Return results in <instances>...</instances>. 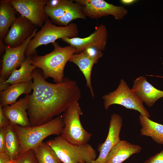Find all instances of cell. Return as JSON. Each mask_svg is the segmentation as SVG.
<instances>
[{"mask_svg":"<svg viewBox=\"0 0 163 163\" xmlns=\"http://www.w3.org/2000/svg\"><path fill=\"white\" fill-rule=\"evenodd\" d=\"M36 69L33 72V92L25 96L31 126L42 124L59 116L82 96L76 81L65 77L60 83H49Z\"/></svg>","mask_w":163,"mask_h":163,"instance_id":"6da1fadb","label":"cell"},{"mask_svg":"<svg viewBox=\"0 0 163 163\" xmlns=\"http://www.w3.org/2000/svg\"><path fill=\"white\" fill-rule=\"evenodd\" d=\"M52 44L54 46L52 51L43 56L31 57V64L42 70L45 79L51 77L55 83H59L64 80L65 65L75 54V49L70 45L62 47L56 41Z\"/></svg>","mask_w":163,"mask_h":163,"instance_id":"7a4b0ae2","label":"cell"},{"mask_svg":"<svg viewBox=\"0 0 163 163\" xmlns=\"http://www.w3.org/2000/svg\"><path fill=\"white\" fill-rule=\"evenodd\" d=\"M12 125L19 141V155L29 150L34 149L49 136H60L64 127L62 116H59L38 126L24 127Z\"/></svg>","mask_w":163,"mask_h":163,"instance_id":"3957f363","label":"cell"},{"mask_svg":"<svg viewBox=\"0 0 163 163\" xmlns=\"http://www.w3.org/2000/svg\"><path fill=\"white\" fill-rule=\"evenodd\" d=\"M63 163H92L97 153L90 144L76 145L68 142L60 136L46 142Z\"/></svg>","mask_w":163,"mask_h":163,"instance_id":"277c9868","label":"cell"},{"mask_svg":"<svg viewBox=\"0 0 163 163\" xmlns=\"http://www.w3.org/2000/svg\"><path fill=\"white\" fill-rule=\"evenodd\" d=\"M78 33V27L75 23H70L65 27L56 26L48 18L41 29L30 41L26 50V56L36 55L37 48L40 46L52 43L59 39L77 37Z\"/></svg>","mask_w":163,"mask_h":163,"instance_id":"5b68a950","label":"cell"},{"mask_svg":"<svg viewBox=\"0 0 163 163\" xmlns=\"http://www.w3.org/2000/svg\"><path fill=\"white\" fill-rule=\"evenodd\" d=\"M82 114L79 104L77 102L71 105L62 116L64 127L60 136L73 144L87 143L92 136L82 124L80 116Z\"/></svg>","mask_w":163,"mask_h":163,"instance_id":"8992f818","label":"cell"},{"mask_svg":"<svg viewBox=\"0 0 163 163\" xmlns=\"http://www.w3.org/2000/svg\"><path fill=\"white\" fill-rule=\"evenodd\" d=\"M102 99L106 110L113 104H118L126 109L136 110L140 114L150 117L149 113L144 107L143 102L123 79L115 90L105 95Z\"/></svg>","mask_w":163,"mask_h":163,"instance_id":"52a82bcc","label":"cell"},{"mask_svg":"<svg viewBox=\"0 0 163 163\" xmlns=\"http://www.w3.org/2000/svg\"><path fill=\"white\" fill-rule=\"evenodd\" d=\"M44 10L51 21L59 26H67L71 21L77 19H86L81 5L74 0H61L59 4L55 7L45 5Z\"/></svg>","mask_w":163,"mask_h":163,"instance_id":"ba28073f","label":"cell"},{"mask_svg":"<svg viewBox=\"0 0 163 163\" xmlns=\"http://www.w3.org/2000/svg\"><path fill=\"white\" fill-rule=\"evenodd\" d=\"M81 6L84 15L91 19H97L111 15L117 20L123 19L128 11L122 6L115 5L104 0H74Z\"/></svg>","mask_w":163,"mask_h":163,"instance_id":"9c48e42d","label":"cell"},{"mask_svg":"<svg viewBox=\"0 0 163 163\" xmlns=\"http://www.w3.org/2000/svg\"><path fill=\"white\" fill-rule=\"evenodd\" d=\"M37 30L36 28L20 46L12 47L5 46L0 72V83L7 80L12 73L19 68L24 62L26 58L25 52L28 45L30 40L34 37Z\"/></svg>","mask_w":163,"mask_h":163,"instance_id":"30bf717a","label":"cell"},{"mask_svg":"<svg viewBox=\"0 0 163 163\" xmlns=\"http://www.w3.org/2000/svg\"><path fill=\"white\" fill-rule=\"evenodd\" d=\"M8 0L16 11L36 27H42L49 18L44 10L47 0Z\"/></svg>","mask_w":163,"mask_h":163,"instance_id":"8fae6325","label":"cell"},{"mask_svg":"<svg viewBox=\"0 0 163 163\" xmlns=\"http://www.w3.org/2000/svg\"><path fill=\"white\" fill-rule=\"evenodd\" d=\"M107 37V27L105 25L101 24L95 27L94 31L88 37L84 38L65 37L61 39L74 47L75 49V54H78L89 47H95L101 51L104 50Z\"/></svg>","mask_w":163,"mask_h":163,"instance_id":"7c38bea8","label":"cell"},{"mask_svg":"<svg viewBox=\"0 0 163 163\" xmlns=\"http://www.w3.org/2000/svg\"><path fill=\"white\" fill-rule=\"evenodd\" d=\"M37 27L20 15L16 18L3 40L6 46L12 47L20 46L31 36Z\"/></svg>","mask_w":163,"mask_h":163,"instance_id":"4fadbf2b","label":"cell"},{"mask_svg":"<svg viewBox=\"0 0 163 163\" xmlns=\"http://www.w3.org/2000/svg\"><path fill=\"white\" fill-rule=\"evenodd\" d=\"M123 123L122 118L119 115L116 113L112 114L107 138L98 149L99 156L92 163H105L110 151L121 140L120 135Z\"/></svg>","mask_w":163,"mask_h":163,"instance_id":"5bb4252c","label":"cell"},{"mask_svg":"<svg viewBox=\"0 0 163 163\" xmlns=\"http://www.w3.org/2000/svg\"><path fill=\"white\" fill-rule=\"evenodd\" d=\"M131 89L143 103L149 107L152 106L159 99L163 97V91L155 88L144 76L136 78Z\"/></svg>","mask_w":163,"mask_h":163,"instance_id":"9a60e30c","label":"cell"},{"mask_svg":"<svg viewBox=\"0 0 163 163\" xmlns=\"http://www.w3.org/2000/svg\"><path fill=\"white\" fill-rule=\"evenodd\" d=\"M4 114L13 125L28 127L31 126L28 117V104L25 97L13 104L2 107Z\"/></svg>","mask_w":163,"mask_h":163,"instance_id":"2e32d148","label":"cell"},{"mask_svg":"<svg viewBox=\"0 0 163 163\" xmlns=\"http://www.w3.org/2000/svg\"><path fill=\"white\" fill-rule=\"evenodd\" d=\"M142 147L126 140H120L111 149L105 163H122L132 155L140 152Z\"/></svg>","mask_w":163,"mask_h":163,"instance_id":"e0dca14e","label":"cell"},{"mask_svg":"<svg viewBox=\"0 0 163 163\" xmlns=\"http://www.w3.org/2000/svg\"><path fill=\"white\" fill-rule=\"evenodd\" d=\"M33 81L14 83L6 90L0 91V105L2 107L12 104L16 102L22 94H29L33 89Z\"/></svg>","mask_w":163,"mask_h":163,"instance_id":"ac0fdd59","label":"cell"},{"mask_svg":"<svg viewBox=\"0 0 163 163\" xmlns=\"http://www.w3.org/2000/svg\"><path fill=\"white\" fill-rule=\"evenodd\" d=\"M77 65L84 75L86 80V85L89 89L93 98L94 97L91 83V74L94 65L96 64L95 61L90 57L84 52L78 54H74L69 60Z\"/></svg>","mask_w":163,"mask_h":163,"instance_id":"d6986e66","label":"cell"},{"mask_svg":"<svg viewBox=\"0 0 163 163\" xmlns=\"http://www.w3.org/2000/svg\"><path fill=\"white\" fill-rule=\"evenodd\" d=\"M16 11L8 0L0 1V40H3L16 19Z\"/></svg>","mask_w":163,"mask_h":163,"instance_id":"ffe728a7","label":"cell"},{"mask_svg":"<svg viewBox=\"0 0 163 163\" xmlns=\"http://www.w3.org/2000/svg\"><path fill=\"white\" fill-rule=\"evenodd\" d=\"M139 119L141 126V135L150 137L156 143L163 145V125L140 114Z\"/></svg>","mask_w":163,"mask_h":163,"instance_id":"44dd1931","label":"cell"},{"mask_svg":"<svg viewBox=\"0 0 163 163\" xmlns=\"http://www.w3.org/2000/svg\"><path fill=\"white\" fill-rule=\"evenodd\" d=\"M37 67L32 64L31 57H26L21 67L14 70L8 78L3 82L10 85L30 82L33 80V72Z\"/></svg>","mask_w":163,"mask_h":163,"instance_id":"7402d4cb","label":"cell"},{"mask_svg":"<svg viewBox=\"0 0 163 163\" xmlns=\"http://www.w3.org/2000/svg\"><path fill=\"white\" fill-rule=\"evenodd\" d=\"M33 150L38 163H62L53 150L43 141Z\"/></svg>","mask_w":163,"mask_h":163,"instance_id":"603a6c76","label":"cell"},{"mask_svg":"<svg viewBox=\"0 0 163 163\" xmlns=\"http://www.w3.org/2000/svg\"><path fill=\"white\" fill-rule=\"evenodd\" d=\"M6 152L10 159L14 160L20 155L19 140L11 123L6 127Z\"/></svg>","mask_w":163,"mask_h":163,"instance_id":"cb8c5ba5","label":"cell"},{"mask_svg":"<svg viewBox=\"0 0 163 163\" xmlns=\"http://www.w3.org/2000/svg\"><path fill=\"white\" fill-rule=\"evenodd\" d=\"M14 160L15 163H38L33 149L29 150L19 155Z\"/></svg>","mask_w":163,"mask_h":163,"instance_id":"d4e9b609","label":"cell"},{"mask_svg":"<svg viewBox=\"0 0 163 163\" xmlns=\"http://www.w3.org/2000/svg\"><path fill=\"white\" fill-rule=\"evenodd\" d=\"M83 52H85L91 59L97 63L99 59L102 57L103 53L94 47H89L86 49Z\"/></svg>","mask_w":163,"mask_h":163,"instance_id":"484cf974","label":"cell"},{"mask_svg":"<svg viewBox=\"0 0 163 163\" xmlns=\"http://www.w3.org/2000/svg\"><path fill=\"white\" fill-rule=\"evenodd\" d=\"M143 163H163V150L150 157Z\"/></svg>","mask_w":163,"mask_h":163,"instance_id":"4316f807","label":"cell"},{"mask_svg":"<svg viewBox=\"0 0 163 163\" xmlns=\"http://www.w3.org/2000/svg\"><path fill=\"white\" fill-rule=\"evenodd\" d=\"M6 127H4L0 128V152H6Z\"/></svg>","mask_w":163,"mask_h":163,"instance_id":"83f0119b","label":"cell"},{"mask_svg":"<svg viewBox=\"0 0 163 163\" xmlns=\"http://www.w3.org/2000/svg\"><path fill=\"white\" fill-rule=\"evenodd\" d=\"M11 123L10 121L3 113L2 107L0 105V128L6 127Z\"/></svg>","mask_w":163,"mask_h":163,"instance_id":"f1b7e54d","label":"cell"},{"mask_svg":"<svg viewBox=\"0 0 163 163\" xmlns=\"http://www.w3.org/2000/svg\"><path fill=\"white\" fill-rule=\"evenodd\" d=\"M10 160L6 152H0V163H7Z\"/></svg>","mask_w":163,"mask_h":163,"instance_id":"f546056e","label":"cell"},{"mask_svg":"<svg viewBox=\"0 0 163 163\" xmlns=\"http://www.w3.org/2000/svg\"><path fill=\"white\" fill-rule=\"evenodd\" d=\"M138 1L137 0H120V2L124 5H130L136 3Z\"/></svg>","mask_w":163,"mask_h":163,"instance_id":"4dcf8cb0","label":"cell"},{"mask_svg":"<svg viewBox=\"0 0 163 163\" xmlns=\"http://www.w3.org/2000/svg\"><path fill=\"white\" fill-rule=\"evenodd\" d=\"M11 85L3 82L0 83V91H4L8 89Z\"/></svg>","mask_w":163,"mask_h":163,"instance_id":"1f68e13d","label":"cell"},{"mask_svg":"<svg viewBox=\"0 0 163 163\" xmlns=\"http://www.w3.org/2000/svg\"><path fill=\"white\" fill-rule=\"evenodd\" d=\"M5 43H4L3 40H0V54L2 53L4 50L5 51V46L4 45Z\"/></svg>","mask_w":163,"mask_h":163,"instance_id":"d6a6232c","label":"cell"},{"mask_svg":"<svg viewBox=\"0 0 163 163\" xmlns=\"http://www.w3.org/2000/svg\"><path fill=\"white\" fill-rule=\"evenodd\" d=\"M146 75L150 76H155V77H158L159 78H163V76H159V75Z\"/></svg>","mask_w":163,"mask_h":163,"instance_id":"836d02e7","label":"cell"},{"mask_svg":"<svg viewBox=\"0 0 163 163\" xmlns=\"http://www.w3.org/2000/svg\"><path fill=\"white\" fill-rule=\"evenodd\" d=\"M7 163H15L14 160L10 159Z\"/></svg>","mask_w":163,"mask_h":163,"instance_id":"e575fe53","label":"cell"},{"mask_svg":"<svg viewBox=\"0 0 163 163\" xmlns=\"http://www.w3.org/2000/svg\"><path fill=\"white\" fill-rule=\"evenodd\" d=\"M62 163H63V162Z\"/></svg>","mask_w":163,"mask_h":163,"instance_id":"d590c367","label":"cell"}]
</instances>
